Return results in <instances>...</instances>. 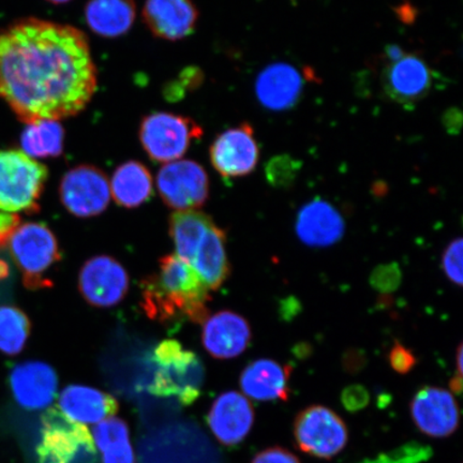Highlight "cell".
<instances>
[{
  "label": "cell",
  "mask_w": 463,
  "mask_h": 463,
  "mask_svg": "<svg viewBox=\"0 0 463 463\" xmlns=\"http://www.w3.org/2000/svg\"><path fill=\"white\" fill-rule=\"evenodd\" d=\"M97 86L89 38L80 29L31 17L0 32V99L23 123L73 118Z\"/></svg>",
  "instance_id": "1"
},
{
  "label": "cell",
  "mask_w": 463,
  "mask_h": 463,
  "mask_svg": "<svg viewBox=\"0 0 463 463\" xmlns=\"http://www.w3.org/2000/svg\"><path fill=\"white\" fill-rule=\"evenodd\" d=\"M210 289L196 271L176 254L159 260L158 271L141 282V307L154 321L204 323L210 317Z\"/></svg>",
  "instance_id": "2"
},
{
  "label": "cell",
  "mask_w": 463,
  "mask_h": 463,
  "mask_svg": "<svg viewBox=\"0 0 463 463\" xmlns=\"http://www.w3.org/2000/svg\"><path fill=\"white\" fill-rule=\"evenodd\" d=\"M155 373L150 392L157 396H174L183 404L194 403L199 398L205 370L198 355L184 349L177 340L166 339L156 346Z\"/></svg>",
  "instance_id": "3"
},
{
  "label": "cell",
  "mask_w": 463,
  "mask_h": 463,
  "mask_svg": "<svg viewBox=\"0 0 463 463\" xmlns=\"http://www.w3.org/2000/svg\"><path fill=\"white\" fill-rule=\"evenodd\" d=\"M48 167L17 149H0V212L39 211Z\"/></svg>",
  "instance_id": "4"
},
{
  "label": "cell",
  "mask_w": 463,
  "mask_h": 463,
  "mask_svg": "<svg viewBox=\"0 0 463 463\" xmlns=\"http://www.w3.org/2000/svg\"><path fill=\"white\" fill-rule=\"evenodd\" d=\"M7 242L11 257L28 288L40 289L53 285L46 274L62 256L56 236L48 225L39 222L19 224Z\"/></svg>",
  "instance_id": "5"
},
{
  "label": "cell",
  "mask_w": 463,
  "mask_h": 463,
  "mask_svg": "<svg viewBox=\"0 0 463 463\" xmlns=\"http://www.w3.org/2000/svg\"><path fill=\"white\" fill-rule=\"evenodd\" d=\"M38 463H94V439L84 424L69 419L60 409L51 408L43 416Z\"/></svg>",
  "instance_id": "6"
},
{
  "label": "cell",
  "mask_w": 463,
  "mask_h": 463,
  "mask_svg": "<svg viewBox=\"0 0 463 463\" xmlns=\"http://www.w3.org/2000/svg\"><path fill=\"white\" fill-rule=\"evenodd\" d=\"M203 135L201 127L186 116L156 112L145 116L138 137L148 157L158 164L181 160L194 141Z\"/></svg>",
  "instance_id": "7"
},
{
  "label": "cell",
  "mask_w": 463,
  "mask_h": 463,
  "mask_svg": "<svg viewBox=\"0 0 463 463\" xmlns=\"http://www.w3.org/2000/svg\"><path fill=\"white\" fill-rule=\"evenodd\" d=\"M293 434L298 448L320 459H332L346 447L349 431L345 422L332 409L310 405L294 420Z\"/></svg>",
  "instance_id": "8"
},
{
  "label": "cell",
  "mask_w": 463,
  "mask_h": 463,
  "mask_svg": "<svg viewBox=\"0 0 463 463\" xmlns=\"http://www.w3.org/2000/svg\"><path fill=\"white\" fill-rule=\"evenodd\" d=\"M157 188L162 201L173 210L198 211L210 196V178L198 162L176 160L161 167Z\"/></svg>",
  "instance_id": "9"
},
{
  "label": "cell",
  "mask_w": 463,
  "mask_h": 463,
  "mask_svg": "<svg viewBox=\"0 0 463 463\" xmlns=\"http://www.w3.org/2000/svg\"><path fill=\"white\" fill-rule=\"evenodd\" d=\"M60 198L63 207L75 217L99 216L111 201L106 173L90 165L73 167L61 179Z\"/></svg>",
  "instance_id": "10"
},
{
  "label": "cell",
  "mask_w": 463,
  "mask_h": 463,
  "mask_svg": "<svg viewBox=\"0 0 463 463\" xmlns=\"http://www.w3.org/2000/svg\"><path fill=\"white\" fill-rule=\"evenodd\" d=\"M225 232L213 222L182 248L181 258L200 276L208 289L216 291L230 276Z\"/></svg>",
  "instance_id": "11"
},
{
  "label": "cell",
  "mask_w": 463,
  "mask_h": 463,
  "mask_svg": "<svg viewBox=\"0 0 463 463\" xmlns=\"http://www.w3.org/2000/svg\"><path fill=\"white\" fill-rule=\"evenodd\" d=\"M129 286L128 271L112 257L91 258L80 270V293L97 308H111L119 304L128 293Z\"/></svg>",
  "instance_id": "12"
},
{
  "label": "cell",
  "mask_w": 463,
  "mask_h": 463,
  "mask_svg": "<svg viewBox=\"0 0 463 463\" xmlns=\"http://www.w3.org/2000/svg\"><path fill=\"white\" fill-rule=\"evenodd\" d=\"M434 75L424 58L405 53L393 62H387L382 72V87L391 100L403 107H412L430 95Z\"/></svg>",
  "instance_id": "13"
},
{
  "label": "cell",
  "mask_w": 463,
  "mask_h": 463,
  "mask_svg": "<svg viewBox=\"0 0 463 463\" xmlns=\"http://www.w3.org/2000/svg\"><path fill=\"white\" fill-rule=\"evenodd\" d=\"M211 161L220 175L237 178L257 169L260 147L252 126L242 123L218 136L210 150Z\"/></svg>",
  "instance_id": "14"
},
{
  "label": "cell",
  "mask_w": 463,
  "mask_h": 463,
  "mask_svg": "<svg viewBox=\"0 0 463 463\" xmlns=\"http://www.w3.org/2000/svg\"><path fill=\"white\" fill-rule=\"evenodd\" d=\"M410 411L416 427L431 438H448L459 426L458 403L453 393L442 387H421L412 398Z\"/></svg>",
  "instance_id": "15"
},
{
  "label": "cell",
  "mask_w": 463,
  "mask_h": 463,
  "mask_svg": "<svg viewBox=\"0 0 463 463\" xmlns=\"http://www.w3.org/2000/svg\"><path fill=\"white\" fill-rule=\"evenodd\" d=\"M213 436L225 447L240 444L250 433L254 422V410L242 393L225 392L213 402L207 416Z\"/></svg>",
  "instance_id": "16"
},
{
  "label": "cell",
  "mask_w": 463,
  "mask_h": 463,
  "mask_svg": "<svg viewBox=\"0 0 463 463\" xmlns=\"http://www.w3.org/2000/svg\"><path fill=\"white\" fill-rule=\"evenodd\" d=\"M251 338L250 324L233 311H219L203 323V345L217 360L240 356L250 345Z\"/></svg>",
  "instance_id": "17"
},
{
  "label": "cell",
  "mask_w": 463,
  "mask_h": 463,
  "mask_svg": "<svg viewBox=\"0 0 463 463\" xmlns=\"http://www.w3.org/2000/svg\"><path fill=\"white\" fill-rule=\"evenodd\" d=\"M304 75L288 62L270 63L258 75L256 94L263 108L285 112L297 107L303 96Z\"/></svg>",
  "instance_id": "18"
},
{
  "label": "cell",
  "mask_w": 463,
  "mask_h": 463,
  "mask_svg": "<svg viewBox=\"0 0 463 463\" xmlns=\"http://www.w3.org/2000/svg\"><path fill=\"white\" fill-rule=\"evenodd\" d=\"M142 15L154 36L167 42L190 36L199 21L194 0H145Z\"/></svg>",
  "instance_id": "19"
},
{
  "label": "cell",
  "mask_w": 463,
  "mask_h": 463,
  "mask_svg": "<svg viewBox=\"0 0 463 463\" xmlns=\"http://www.w3.org/2000/svg\"><path fill=\"white\" fill-rule=\"evenodd\" d=\"M9 381L15 401L23 408L43 410L54 402L58 376L49 364L39 361L17 364Z\"/></svg>",
  "instance_id": "20"
},
{
  "label": "cell",
  "mask_w": 463,
  "mask_h": 463,
  "mask_svg": "<svg viewBox=\"0 0 463 463\" xmlns=\"http://www.w3.org/2000/svg\"><path fill=\"white\" fill-rule=\"evenodd\" d=\"M345 231V219L337 208L317 198L300 208L295 222L298 240L311 248L337 244L343 240Z\"/></svg>",
  "instance_id": "21"
},
{
  "label": "cell",
  "mask_w": 463,
  "mask_h": 463,
  "mask_svg": "<svg viewBox=\"0 0 463 463\" xmlns=\"http://www.w3.org/2000/svg\"><path fill=\"white\" fill-rule=\"evenodd\" d=\"M292 368L260 358L242 370L240 379L242 392L253 401L260 402H288L289 396V376Z\"/></svg>",
  "instance_id": "22"
},
{
  "label": "cell",
  "mask_w": 463,
  "mask_h": 463,
  "mask_svg": "<svg viewBox=\"0 0 463 463\" xmlns=\"http://www.w3.org/2000/svg\"><path fill=\"white\" fill-rule=\"evenodd\" d=\"M58 408L63 414L80 424H98L118 412L116 399L92 387L69 385L58 398Z\"/></svg>",
  "instance_id": "23"
},
{
  "label": "cell",
  "mask_w": 463,
  "mask_h": 463,
  "mask_svg": "<svg viewBox=\"0 0 463 463\" xmlns=\"http://www.w3.org/2000/svg\"><path fill=\"white\" fill-rule=\"evenodd\" d=\"M137 17L135 0H89L85 21L92 33L116 38L128 33Z\"/></svg>",
  "instance_id": "24"
},
{
  "label": "cell",
  "mask_w": 463,
  "mask_h": 463,
  "mask_svg": "<svg viewBox=\"0 0 463 463\" xmlns=\"http://www.w3.org/2000/svg\"><path fill=\"white\" fill-rule=\"evenodd\" d=\"M109 188L116 204L137 208L153 195V176L141 162H125L114 172Z\"/></svg>",
  "instance_id": "25"
},
{
  "label": "cell",
  "mask_w": 463,
  "mask_h": 463,
  "mask_svg": "<svg viewBox=\"0 0 463 463\" xmlns=\"http://www.w3.org/2000/svg\"><path fill=\"white\" fill-rule=\"evenodd\" d=\"M92 434L96 448L103 455V463H136L128 426L123 420L113 416L98 422Z\"/></svg>",
  "instance_id": "26"
},
{
  "label": "cell",
  "mask_w": 463,
  "mask_h": 463,
  "mask_svg": "<svg viewBox=\"0 0 463 463\" xmlns=\"http://www.w3.org/2000/svg\"><path fill=\"white\" fill-rule=\"evenodd\" d=\"M65 132L57 120L27 125L21 137L22 152L32 158L58 157L62 154Z\"/></svg>",
  "instance_id": "27"
},
{
  "label": "cell",
  "mask_w": 463,
  "mask_h": 463,
  "mask_svg": "<svg viewBox=\"0 0 463 463\" xmlns=\"http://www.w3.org/2000/svg\"><path fill=\"white\" fill-rule=\"evenodd\" d=\"M32 324L25 312L14 306H0V352L17 355L24 350Z\"/></svg>",
  "instance_id": "28"
},
{
  "label": "cell",
  "mask_w": 463,
  "mask_h": 463,
  "mask_svg": "<svg viewBox=\"0 0 463 463\" xmlns=\"http://www.w3.org/2000/svg\"><path fill=\"white\" fill-rule=\"evenodd\" d=\"M302 166V161L291 155L274 156L265 165L266 181L275 189H291L298 181Z\"/></svg>",
  "instance_id": "29"
},
{
  "label": "cell",
  "mask_w": 463,
  "mask_h": 463,
  "mask_svg": "<svg viewBox=\"0 0 463 463\" xmlns=\"http://www.w3.org/2000/svg\"><path fill=\"white\" fill-rule=\"evenodd\" d=\"M432 450L428 445L411 442L391 451L381 454L373 459L361 463H424L430 460Z\"/></svg>",
  "instance_id": "30"
},
{
  "label": "cell",
  "mask_w": 463,
  "mask_h": 463,
  "mask_svg": "<svg viewBox=\"0 0 463 463\" xmlns=\"http://www.w3.org/2000/svg\"><path fill=\"white\" fill-rule=\"evenodd\" d=\"M402 282V271L397 263L376 266L369 278L370 286L383 294L395 292Z\"/></svg>",
  "instance_id": "31"
},
{
  "label": "cell",
  "mask_w": 463,
  "mask_h": 463,
  "mask_svg": "<svg viewBox=\"0 0 463 463\" xmlns=\"http://www.w3.org/2000/svg\"><path fill=\"white\" fill-rule=\"evenodd\" d=\"M462 239L451 241L442 254V269L448 279L454 285L462 286Z\"/></svg>",
  "instance_id": "32"
},
{
  "label": "cell",
  "mask_w": 463,
  "mask_h": 463,
  "mask_svg": "<svg viewBox=\"0 0 463 463\" xmlns=\"http://www.w3.org/2000/svg\"><path fill=\"white\" fill-rule=\"evenodd\" d=\"M389 362L393 372L399 374H407L412 372L418 364V358L412 350L396 341L390 351Z\"/></svg>",
  "instance_id": "33"
},
{
  "label": "cell",
  "mask_w": 463,
  "mask_h": 463,
  "mask_svg": "<svg viewBox=\"0 0 463 463\" xmlns=\"http://www.w3.org/2000/svg\"><path fill=\"white\" fill-rule=\"evenodd\" d=\"M370 402V393L366 387L361 384L346 386L341 392V403L347 412L356 413L367 407Z\"/></svg>",
  "instance_id": "34"
},
{
  "label": "cell",
  "mask_w": 463,
  "mask_h": 463,
  "mask_svg": "<svg viewBox=\"0 0 463 463\" xmlns=\"http://www.w3.org/2000/svg\"><path fill=\"white\" fill-rule=\"evenodd\" d=\"M251 463H302L297 456L282 448H269L254 457Z\"/></svg>",
  "instance_id": "35"
},
{
  "label": "cell",
  "mask_w": 463,
  "mask_h": 463,
  "mask_svg": "<svg viewBox=\"0 0 463 463\" xmlns=\"http://www.w3.org/2000/svg\"><path fill=\"white\" fill-rule=\"evenodd\" d=\"M19 224L20 218L16 213L0 212V247L7 244L10 235Z\"/></svg>",
  "instance_id": "36"
},
{
  "label": "cell",
  "mask_w": 463,
  "mask_h": 463,
  "mask_svg": "<svg viewBox=\"0 0 463 463\" xmlns=\"http://www.w3.org/2000/svg\"><path fill=\"white\" fill-rule=\"evenodd\" d=\"M462 112L458 108H449L442 116L444 129L451 136L459 135L462 128Z\"/></svg>",
  "instance_id": "37"
},
{
  "label": "cell",
  "mask_w": 463,
  "mask_h": 463,
  "mask_svg": "<svg viewBox=\"0 0 463 463\" xmlns=\"http://www.w3.org/2000/svg\"><path fill=\"white\" fill-rule=\"evenodd\" d=\"M366 363L367 358L364 353L356 350L346 352L343 362L345 372L349 373H360Z\"/></svg>",
  "instance_id": "38"
},
{
  "label": "cell",
  "mask_w": 463,
  "mask_h": 463,
  "mask_svg": "<svg viewBox=\"0 0 463 463\" xmlns=\"http://www.w3.org/2000/svg\"><path fill=\"white\" fill-rule=\"evenodd\" d=\"M300 309H302V306H300L299 300L294 297L282 299L279 307L280 317L282 320L291 321L292 318L298 317Z\"/></svg>",
  "instance_id": "39"
},
{
  "label": "cell",
  "mask_w": 463,
  "mask_h": 463,
  "mask_svg": "<svg viewBox=\"0 0 463 463\" xmlns=\"http://www.w3.org/2000/svg\"><path fill=\"white\" fill-rule=\"evenodd\" d=\"M405 52L397 44H390L385 48V56L387 62H393L401 60L404 56Z\"/></svg>",
  "instance_id": "40"
},
{
  "label": "cell",
  "mask_w": 463,
  "mask_h": 463,
  "mask_svg": "<svg viewBox=\"0 0 463 463\" xmlns=\"http://www.w3.org/2000/svg\"><path fill=\"white\" fill-rule=\"evenodd\" d=\"M449 389L455 395H460L462 392V374L456 373L453 379L449 381Z\"/></svg>",
  "instance_id": "41"
},
{
  "label": "cell",
  "mask_w": 463,
  "mask_h": 463,
  "mask_svg": "<svg viewBox=\"0 0 463 463\" xmlns=\"http://www.w3.org/2000/svg\"><path fill=\"white\" fill-rule=\"evenodd\" d=\"M293 353L298 358L308 357L310 353H311L310 345H306V344L298 345L294 347V352Z\"/></svg>",
  "instance_id": "42"
},
{
  "label": "cell",
  "mask_w": 463,
  "mask_h": 463,
  "mask_svg": "<svg viewBox=\"0 0 463 463\" xmlns=\"http://www.w3.org/2000/svg\"><path fill=\"white\" fill-rule=\"evenodd\" d=\"M457 373L462 374V363H463V350H462V345L458 346V349H457Z\"/></svg>",
  "instance_id": "43"
},
{
  "label": "cell",
  "mask_w": 463,
  "mask_h": 463,
  "mask_svg": "<svg viewBox=\"0 0 463 463\" xmlns=\"http://www.w3.org/2000/svg\"><path fill=\"white\" fill-rule=\"evenodd\" d=\"M46 2L54 4V5H62V4H67L69 2H71V0H46Z\"/></svg>",
  "instance_id": "44"
}]
</instances>
